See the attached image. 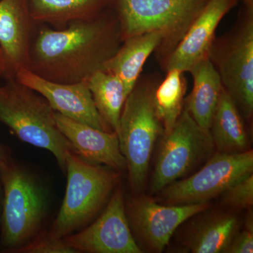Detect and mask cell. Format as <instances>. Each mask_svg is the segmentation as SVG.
Here are the masks:
<instances>
[{
  "mask_svg": "<svg viewBox=\"0 0 253 253\" xmlns=\"http://www.w3.org/2000/svg\"><path fill=\"white\" fill-rule=\"evenodd\" d=\"M38 26L30 46L28 69L55 83L86 81L103 71L123 43L113 6L94 19L74 21L61 29Z\"/></svg>",
  "mask_w": 253,
  "mask_h": 253,
  "instance_id": "obj_1",
  "label": "cell"
},
{
  "mask_svg": "<svg viewBox=\"0 0 253 253\" xmlns=\"http://www.w3.org/2000/svg\"><path fill=\"white\" fill-rule=\"evenodd\" d=\"M188 72L192 77L193 88L184 101V109L203 129L210 133L223 89L220 77L208 58L195 64Z\"/></svg>",
  "mask_w": 253,
  "mask_h": 253,
  "instance_id": "obj_16",
  "label": "cell"
},
{
  "mask_svg": "<svg viewBox=\"0 0 253 253\" xmlns=\"http://www.w3.org/2000/svg\"><path fill=\"white\" fill-rule=\"evenodd\" d=\"M154 93L156 115L162 123L164 134L172 129L184 107L187 81L184 72L178 69L168 71Z\"/></svg>",
  "mask_w": 253,
  "mask_h": 253,
  "instance_id": "obj_21",
  "label": "cell"
},
{
  "mask_svg": "<svg viewBox=\"0 0 253 253\" xmlns=\"http://www.w3.org/2000/svg\"><path fill=\"white\" fill-rule=\"evenodd\" d=\"M54 113L42 95L16 78H5L0 84V123L23 142L49 151L66 174V157L75 151L59 130Z\"/></svg>",
  "mask_w": 253,
  "mask_h": 253,
  "instance_id": "obj_3",
  "label": "cell"
},
{
  "mask_svg": "<svg viewBox=\"0 0 253 253\" xmlns=\"http://www.w3.org/2000/svg\"><path fill=\"white\" fill-rule=\"evenodd\" d=\"M54 118L59 130L72 145L76 154L86 162L104 165L118 172L126 169L116 131L101 130L57 112Z\"/></svg>",
  "mask_w": 253,
  "mask_h": 253,
  "instance_id": "obj_15",
  "label": "cell"
},
{
  "mask_svg": "<svg viewBox=\"0 0 253 253\" xmlns=\"http://www.w3.org/2000/svg\"><path fill=\"white\" fill-rule=\"evenodd\" d=\"M6 148V145L3 144L0 141V159L4 154ZM1 201H2V191H1V184H0V211H1Z\"/></svg>",
  "mask_w": 253,
  "mask_h": 253,
  "instance_id": "obj_27",
  "label": "cell"
},
{
  "mask_svg": "<svg viewBox=\"0 0 253 253\" xmlns=\"http://www.w3.org/2000/svg\"><path fill=\"white\" fill-rule=\"evenodd\" d=\"M207 208V203L165 206L140 200L129 206V222L153 249L162 252L180 224Z\"/></svg>",
  "mask_w": 253,
  "mask_h": 253,
  "instance_id": "obj_13",
  "label": "cell"
},
{
  "mask_svg": "<svg viewBox=\"0 0 253 253\" xmlns=\"http://www.w3.org/2000/svg\"><path fill=\"white\" fill-rule=\"evenodd\" d=\"M240 1L242 2V6L248 8H253V0H240Z\"/></svg>",
  "mask_w": 253,
  "mask_h": 253,
  "instance_id": "obj_28",
  "label": "cell"
},
{
  "mask_svg": "<svg viewBox=\"0 0 253 253\" xmlns=\"http://www.w3.org/2000/svg\"><path fill=\"white\" fill-rule=\"evenodd\" d=\"M20 253H76L64 239H57L42 232Z\"/></svg>",
  "mask_w": 253,
  "mask_h": 253,
  "instance_id": "obj_24",
  "label": "cell"
},
{
  "mask_svg": "<svg viewBox=\"0 0 253 253\" xmlns=\"http://www.w3.org/2000/svg\"><path fill=\"white\" fill-rule=\"evenodd\" d=\"M117 172L86 162L69 151L66 157V193L59 213L47 231L49 235L64 239L87 226L110 199L119 181Z\"/></svg>",
  "mask_w": 253,
  "mask_h": 253,
  "instance_id": "obj_4",
  "label": "cell"
},
{
  "mask_svg": "<svg viewBox=\"0 0 253 253\" xmlns=\"http://www.w3.org/2000/svg\"><path fill=\"white\" fill-rule=\"evenodd\" d=\"M208 59L243 117L253 115V8L241 6L232 28L216 37Z\"/></svg>",
  "mask_w": 253,
  "mask_h": 253,
  "instance_id": "obj_7",
  "label": "cell"
},
{
  "mask_svg": "<svg viewBox=\"0 0 253 253\" xmlns=\"http://www.w3.org/2000/svg\"><path fill=\"white\" fill-rule=\"evenodd\" d=\"M6 71V62H5L4 55H3L2 51L0 49V78H4Z\"/></svg>",
  "mask_w": 253,
  "mask_h": 253,
  "instance_id": "obj_26",
  "label": "cell"
},
{
  "mask_svg": "<svg viewBox=\"0 0 253 253\" xmlns=\"http://www.w3.org/2000/svg\"><path fill=\"white\" fill-rule=\"evenodd\" d=\"M156 74L139 78L123 105L117 134L132 189L139 190L147 176L154 144L164 134L156 115L154 93L161 81Z\"/></svg>",
  "mask_w": 253,
  "mask_h": 253,
  "instance_id": "obj_5",
  "label": "cell"
},
{
  "mask_svg": "<svg viewBox=\"0 0 253 253\" xmlns=\"http://www.w3.org/2000/svg\"><path fill=\"white\" fill-rule=\"evenodd\" d=\"M209 0H113L121 39L158 33L160 63L177 45Z\"/></svg>",
  "mask_w": 253,
  "mask_h": 253,
  "instance_id": "obj_6",
  "label": "cell"
},
{
  "mask_svg": "<svg viewBox=\"0 0 253 253\" xmlns=\"http://www.w3.org/2000/svg\"><path fill=\"white\" fill-rule=\"evenodd\" d=\"M14 78L42 95L55 112L101 130L113 131L96 110L86 81L55 83L40 77L28 68L18 71Z\"/></svg>",
  "mask_w": 253,
  "mask_h": 253,
  "instance_id": "obj_11",
  "label": "cell"
},
{
  "mask_svg": "<svg viewBox=\"0 0 253 253\" xmlns=\"http://www.w3.org/2000/svg\"><path fill=\"white\" fill-rule=\"evenodd\" d=\"M226 253H253V231L246 229L240 234L237 233Z\"/></svg>",
  "mask_w": 253,
  "mask_h": 253,
  "instance_id": "obj_25",
  "label": "cell"
},
{
  "mask_svg": "<svg viewBox=\"0 0 253 253\" xmlns=\"http://www.w3.org/2000/svg\"><path fill=\"white\" fill-rule=\"evenodd\" d=\"M239 221L235 216L213 218L196 230L189 242L194 253H226L238 233Z\"/></svg>",
  "mask_w": 253,
  "mask_h": 253,
  "instance_id": "obj_22",
  "label": "cell"
},
{
  "mask_svg": "<svg viewBox=\"0 0 253 253\" xmlns=\"http://www.w3.org/2000/svg\"><path fill=\"white\" fill-rule=\"evenodd\" d=\"M238 1L209 0L177 45L160 63L163 71L178 69L186 73L199 61L208 59L219 23Z\"/></svg>",
  "mask_w": 253,
  "mask_h": 253,
  "instance_id": "obj_12",
  "label": "cell"
},
{
  "mask_svg": "<svg viewBox=\"0 0 253 253\" xmlns=\"http://www.w3.org/2000/svg\"><path fill=\"white\" fill-rule=\"evenodd\" d=\"M253 172V151L218 152L194 175L166 186L163 194L173 204H204Z\"/></svg>",
  "mask_w": 253,
  "mask_h": 253,
  "instance_id": "obj_9",
  "label": "cell"
},
{
  "mask_svg": "<svg viewBox=\"0 0 253 253\" xmlns=\"http://www.w3.org/2000/svg\"><path fill=\"white\" fill-rule=\"evenodd\" d=\"M244 120L234 100L223 88L210 129L213 144L219 152L246 151L249 139Z\"/></svg>",
  "mask_w": 253,
  "mask_h": 253,
  "instance_id": "obj_19",
  "label": "cell"
},
{
  "mask_svg": "<svg viewBox=\"0 0 253 253\" xmlns=\"http://www.w3.org/2000/svg\"><path fill=\"white\" fill-rule=\"evenodd\" d=\"M163 37L151 33L132 37L124 42L106 63L103 71L116 75L122 81L126 97L141 76L146 60L157 51Z\"/></svg>",
  "mask_w": 253,
  "mask_h": 253,
  "instance_id": "obj_17",
  "label": "cell"
},
{
  "mask_svg": "<svg viewBox=\"0 0 253 253\" xmlns=\"http://www.w3.org/2000/svg\"><path fill=\"white\" fill-rule=\"evenodd\" d=\"M76 253H141L126 217L121 188L113 193L107 206L93 223L64 238Z\"/></svg>",
  "mask_w": 253,
  "mask_h": 253,
  "instance_id": "obj_10",
  "label": "cell"
},
{
  "mask_svg": "<svg viewBox=\"0 0 253 253\" xmlns=\"http://www.w3.org/2000/svg\"><path fill=\"white\" fill-rule=\"evenodd\" d=\"M224 202L233 207L250 208L253 204V174L237 181L224 193Z\"/></svg>",
  "mask_w": 253,
  "mask_h": 253,
  "instance_id": "obj_23",
  "label": "cell"
},
{
  "mask_svg": "<svg viewBox=\"0 0 253 253\" xmlns=\"http://www.w3.org/2000/svg\"><path fill=\"white\" fill-rule=\"evenodd\" d=\"M96 110L110 129L117 132L126 98L122 81L116 75L96 71L86 80Z\"/></svg>",
  "mask_w": 253,
  "mask_h": 253,
  "instance_id": "obj_20",
  "label": "cell"
},
{
  "mask_svg": "<svg viewBox=\"0 0 253 253\" xmlns=\"http://www.w3.org/2000/svg\"><path fill=\"white\" fill-rule=\"evenodd\" d=\"M113 0H28L30 12L37 24L56 29L69 23L90 21L112 6Z\"/></svg>",
  "mask_w": 253,
  "mask_h": 253,
  "instance_id": "obj_18",
  "label": "cell"
},
{
  "mask_svg": "<svg viewBox=\"0 0 253 253\" xmlns=\"http://www.w3.org/2000/svg\"><path fill=\"white\" fill-rule=\"evenodd\" d=\"M37 23L28 0H0V49L6 62L5 78L28 68L29 50Z\"/></svg>",
  "mask_w": 253,
  "mask_h": 253,
  "instance_id": "obj_14",
  "label": "cell"
},
{
  "mask_svg": "<svg viewBox=\"0 0 253 253\" xmlns=\"http://www.w3.org/2000/svg\"><path fill=\"white\" fill-rule=\"evenodd\" d=\"M163 134L153 174L151 190L154 192L164 189L188 174L211 154L214 145L211 133L203 129L184 109L172 129Z\"/></svg>",
  "mask_w": 253,
  "mask_h": 253,
  "instance_id": "obj_8",
  "label": "cell"
},
{
  "mask_svg": "<svg viewBox=\"0 0 253 253\" xmlns=\"http://www.w3.org/2000/svg\"><path fill=\"white\" fill-rule=\"evenodd\" d=\"M0 247L4 252L20 253L43 232L49 193L36 173L15 159L7 146L0 159Z\"/></svg>",
  "mask_w": 253,
  "mask_h": 253,
  "instance_id": "obj_2",
  "label": "cell"
}]
</instances>
